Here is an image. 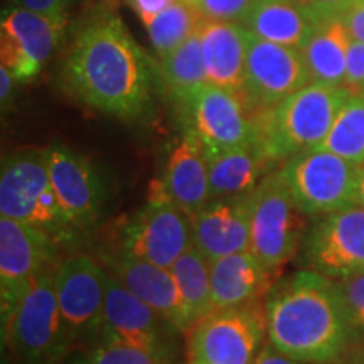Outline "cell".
Listing matches in <instances>:
<instances>
[{
    "mask_svg": "<svg viewBox=\"0 0 364 364\" xmlns=\"http://www.w3.org/2000/svg\"><path fill=\"white\" fill-rule=\"evenodd\" d=\"M14 81H17L14 78V75L9 71V68L0 66V102H2V107L6 108V103L9 102L12 95V88H14Z\"/></svg>",
    "mask_w": 364,
    "mask_h": 364,
    "instance_id": "obj_39",
    "label": "cell"
},
{
    "mask_svg": "<svg viewBox=\"0 0 364 364\" xmlns=\"http://www.w3.org/2000/svg\"><path fill=\"white\" fill-rule=\"evenodd\" d=\"M356 336L364 338V273L334 280Z\"/></svg>",
    "mask_w": 364,
    "mask_h": 364,
    "instance_id": "obj_32",
    "label": "cell"
},
{
    "mask_svg": "<svg viewBox=\"0 0 364 364\" xmlns=\"http://www.w3.org/2000/svg\"><path fill=\"white\" fill-rule=\"evenodd\" d=\"M257 2H262V0H257Z\"/></svg>",
    "mask_w": 364,
    "mask_h": 364,
    "instance_id": "obj_43",
    "label": "cell"
},
{
    "mask_svg": "<svg viewBox=\"0 0 364 364\" xmlns=\"http://www.w3.org/2000/svg\"><path fill=\"white\" fill-rule=\"evenodd\" d=\"M70 364H88V359H78V361H73Z\"/></svg>",
    "mask_w": 364,
    "mask_h": 364,
    "instance_id": "obj_42",
    "label": "cell"
},
{
    "mask_svg": "<svg viewBox=\"0 0 364 364\" xmlns=\"http://www.w3.org/2000/svg\"><path fill=\"white\" fill-rule=\"evenodd\" d=\"M201 14L186 0H176L171 7L159 14L145 26L150 44L156 49L159 59L167 56L188 41L201 27Z\"/></svg>",
    "mask_w": 364,
    "mask_h": 364,
    "instance_id": "obj_29",
    "label": "cell"
},
{
    "mask_svg": "<svg viewBox=\"0 0 364 364\" xmlns=\"http://www.w3.org/2000/svg\"><path fill=\"white\" fill-rule=\"evenodd\" d=\"M339 364H364V351L354 353L353 356H349L348 359H344V361L339 363Z\"/></svg>",
    "mask_w": 364,
    "mask_h": 364,
    "instance_id": "obj_41",
    "label": "cell"
},
{
    "mask_svg": "<svg viewBox=\"0 0 364 364\" xmlns=\"http://www.w3.org/2000/svg\"><path fill=\"white\" fill-rule=\"evenodd\" d=\"M358 164L312 149L287 159L282 174L307 216H322L354 203Z\"/></svg>",
    "mask_w": 364,
    "mask_h": 364,
    "instance_id": "obj_8",
    "label": "cell"
},
{
    "mask_svg": "<svg viewBox=\"0 0 364 364\" xmlns=\"http://www.w3.org/2000/svg\"><path fill=\"white\" fill-rule=\"evenodd\" d=\"M193 247L191 218L154 191L149 203L127 221L118 250L171 268Z\"/></svg>",
    "mask_w": 364,
    "mask_h": 364,
    "instance_id": "obj_10",
    "label": "cell"
},
{
    "mask_svg": "<svg viewBox=\"0 0 364 364\" xmlns=\"http://www.w3.org/2000/svg\"><path fill=\"white\" fill-rule=\"evenodd\" d=\"M351 97L344 86L307 85L277 107L252 113V144L270 166L318 149Z\"/></svg>",
    "mask_w": 364,
    "mask_h": 364,
    "instance_id": "obj_3",
    "label": "cell"
},
{
    "mask_svg": "<svg viewBox=\"0 0 364 364\" xmlns=\"http://www.w3.org/2000/svg\"><path fill=\"white\" fill-rule=\"evenodd\" d=\"M48 162L54 193L68 220L81 233L90 230L107 203V188L97 166L63 144L49 145Z\"/></svg>",
    "mask_w": 364,
    "mask_h": 364,
    "instance_id": "obj_16",
    "label": "cell"
},
{
    "mask_svg": "<svg viewBox=\"0 0 364 364\" xmlns=\"http://www.w3.org/2000/svg\"><path fill=\"white\" fill-rule=\"evenodd\" d=\"M318 149L358 166L364 162V95L351 97L344 103Z\"/></svg>",
    "mask_w": 364,
    "mask_h": 364,
    "instance_id": "obj_28",
    "label": "cell"
},
{
    "mask_svg": "<svg viewBox=\"0 0 364 364\" xmlns=\"http://www.w3.org/2000/svg\"><path fill=\"white\" fill-rule=\"evenodd\" d=\"M61 248L51 236L26 223L0 216V321L2 331L31 282L56 263Z\"/></svg>",
    "mask_w": 364,
    "mask_h": 364,
    "instance_id": "obj_9",
    "label": "cell"
},
{
    "mask_svg": "<svg viewBox=\"0 0 364 364\" xmlns=\"http://www.w3.org/2000/svg\"><path fill=\"white\" fill-rule=\"evenodd\" d=\"M302 4L311 9V12L316 16L317 22L322 19V17L329 16H339L341 11L348 6L351 0H300Z\"/></svg>",
    "mask_w": 364,
    "mask_h": 364,
    "instance_id": "obj_37",
    "label": "cell"
},
{
    "mask_svg": "<svg viewBox=\"0 0 364 364\" xmlns=\"http://www.w3.org/2000/svg\"><path fill=\"white\" fill-rule=\"evenodd\" d=\"M56 265L44 268L31 282L2 331L4 343L11 346L19 364H61L73 344L59 311Z\"/></svg>",
    "mask_w": 364,
    "mask_h": 364,
    "instance_id": "obj_5",
    "label": "cell"
},
{
    "mask_svg": "<svg viewBox=\"0 0 364 364\" xmlns=\"http://www.w3.org/2000/svg\"><path fill=\"white\" fill-rule=\"evenodd\" d=\"M311 85L302 51L270 43L250 33L241 95L250 112L273 108Z\"/></svg>",
    "mask_w": 364,
    "mask_h": 364,
    "instance_id": "obj_13",
    "label": "cell"
},
{
    "mask_svg": "<svg viewBox=\"0 0 364 364\" xmlns=\"http://www.w3.org/2000/svg\"><path fill=\"white\" fill-rule=\"evenodd\" d=\"M181 108L188 115L189 130L198 135L206 154L253 142L252 112L240 91L208 83Z\"/></svg>",
    "mask_w": 364,
    "mask_h": 364,
    "instance_id": "obj_14",
    "label": "cell"
},
{
    "mask_svg": "<svg viewBox=\"0 0 364 364\" xmlns=\"http://www.w3.org/2000/svg\"><path fill=\"white\" fill-rule=\"evenodd\" d=\"M59 311L73 343L100 338L103 327L107 268L85 253L59 262L54 270Z\"/></svg>",
    "mask_w": 364,
    "mask_h": 364,
    "instance_id": "obj_12",
    "label": "cell"
},
{
    "mask_svg": "<svg viewBox=\"0 0 364 364\" xmlns=\"http://www.w3.org/2000/svg\"><path fill=\"white\" fill-rule=\"evenodd\" d=\"M71 0H16V6L49 17H68Z\"/></svg>",
    "mask_w": 364,
    "mask_h": 364,
    "instance_id": "obj_35",
    "label": "cell"
},
{
    "mask_svg": "<svg viewBox=\"0 0 364 364\" xmlns=\"http://www.w3.org/2000/svg\"><path fill=\"white\" fill-rule=\"evenodd\" d=\"M267 334V306L220 309L188 334V364H252Z\"/></svg>",
    "mask_w": 364,
    "mask_h": 364,
    "instance_id": "obj_7",
    "label": "cell"
},
{
    "mask_svg": "<svg viewBox=\"0 0 364 364\" xmlns=\"http://www.w3.org/2000/svg\"><path fill=\"white\" fill-rule=\"evenodd\" d=\"M302 247L309 270L332 280L364 273V208L353 203L322 215Z\"/></svg>",
    "mask_w": 364,
    "mask_h": 364,
    "instance_id": "obj_11",
    "label": "cell"
},
{
    "mask_svg": "<svg viewBox=\"0 0 364 364\" xmlns=\"http://www.w3.org/2000/svg\"><path fill=\"white\" fill-rule=\"evenodd\" d=\"M241 24L257 38L302 49L316 29L317 19L300 0H262Z\"/></svg>",
    "mask_w": 364,
    "mask_h": 364,
    "instance_id": "obj_23",
    "label": "cell"
},
{
    "mask_svg": "<svg viewBox=\"0 0 364 364\" xmlns=\"http://www.w3.org/2000/svg\"><path fill=\"white\" fill-rule=\"evenodd\" d=\"M100 260L132 294L144 300L169 324L174 326L179 334H189L193 326L189 322L179 287L171 268L132 257L122 250L103 253Z\"/></svg>",
    "mask_w": 364,
    "mask_h": 364,
    "instance_id": "obj_18",
    "label": "cell"
},
{
    "mask_svg": "<svg viewBox=\"0 0 364 364\" xmlns=\"http://www.w3.org/2000/svg\"><path fill=\"white\" fill-rule=\"evenodd\" d=\"M351 34L339 16L322 17L302 51L311 83L343 86Z\"/></svg>",
    "mask_w": 364,
    "mask_h": 364,
    "instance_id": "obj_24",
    "label": "cell"
},
{
    "mask_svg": "<svg viewBox=\"0 0 364 364\" xmlns=\"http://www.w3.org/2000/svg\"><path fill=\"white\" fill-rule=\"evenodd\" d=\"M275 273L263 265L250 250L211 262V292L215 311L247 306L267 299Z\"/></svg>",
    "mask_w": 364,
    "mask_h": 364,
    "instance_id": "obj_21",
    "label": "cell"
},
{
    "mask_svg": "<svg viewBox=\"0 0 364 364\" xmlns=\"http://www.w3.org/2000/svg\"><path fill=\"white\" fill-rule=\"evenodd\" d=\"M252 364H307V363L297 361V359L287 356V354L280 353L279 349L273 348V346L268 343L260 349V353H258V356L255 358V361Z\"/></svg>",
    "mask_w": 364,
    "mask_h": 364,
    "instance_id": "obj_38",
    "label": "cell"
},
{
    "mask_svg": "<svg viewBox=\"0 0 364 364\" xmlns=\"http://www.w3.org/2000/svg\"><path fill=\"white\" fill-rule=\"evenodd\" d=\"M344 88L353 95H364V43L351 38L348 53V66H346Z\"/></svg>",
    "mask_w": 364,
    "mask_h": 364,
    "instance_id": "obj_33",
    "label": "cell"
},
{
    "mask_svg": "<svg viewBox=\"0 0 364 364\" xmlns=\"http://www.w3.org/2000/svg\"><path fill=\"white\" fill-rule=\"evenodd\" d=\"M171 272L179 287L191 326L194 327L199 321L215 312L211 292V263L193 245L171 267Z\"/></svg>",
    "mask_w": 364,
    "mask_h": 364,
    "instance_id": "obj_27",
    "label": "cell"
},
{
    "mask_svg": "<svg viewBox=\"0 0 364 364\" xmlns=\"http://www.w3.org/2000/svg\"><path fill=\"white\" fill-rule=\"evenodd\" d=\"M306 216L282 171L268 172L250 193V252L279 272L302 247Z\"/></svg>",
    "mask_w": 364,
    "mask_h": 364,
    "instance_id": "obj_6",
    "label": "cell"
},
{
    "mask_svg": "<svg viewBox=\"0 0 364 364\" xmlns=\"http://www.w3.org/2000/svg\"><path fill=\"white\" fill-rule=\"evenodd\" d=\"M61 80L73 98L124 120L142 115L152 93L149 58L115 14H102L81 27Z\"/></svg>",
    "mask_w": 364,
    "mask_h": 364,
    "instance_id": "obj_1",
    "label": "cell"
},
{
    "mask_svg": "<svg viewBox=\"0 0 364 364\" xmlns=\"http://www.w3.org/2000/svg\"><path fill=\"white\" fill-rule=\"evenodd\" d=\"M156 193L193 218L211 201V184L206 154L193 130H186L171 145L162 177L156 182Z\"/></svg>",
    "mask_w": 364,
    "mask_h": 364,
    "instance_id": "obj_19",
    "label": "cell"
},
{
    "mask_svg": "<svg viewBox=\"0 0 364 364\" xmlns=\"http://www.w3.org/2000/svg\"><path fill=\"white\" fill-rule=\"evenodd\" d=\"M130 6L140 17L144 26H147L150 21L156 19L159 14L171 7L176 0H129Z\"/></svg>",
    "mask_w": 364,
    "mask_h": 364,
    "instance_id": "obj_36",
    "label": "cell"
},
{
    "mask_svg": "<svg viewBox=\"0 0 364 364\" xmlns=\"http://www.w3.org/2000/svg\"><path fill=\"white\" fill-rule=\"evenodd\" d=\"M0 216L38 228L59 247H76L81 231L68 220L54 193L48 147L19 150L4 161Z\"/></svg>",
    "mask_w": 364,
    "mask_h": 364,
    "instance_id": "obj_4",
    "label": "cell"
},
{
    "mask_svg": "<svg viewBox=\"0 0 364 364\" xmlns=\"http://www.w3.org/2000/svg\"><path fill=\"white\" fill-rule=\"evenodd\" d=\"M265 300L268 343L297 361L332 363L356 338L338 285L322 273H295Z\"/></svg>",
    "mask_w": 364,
    "mask_h": 364,
    "instance_id": "obj_2",
    "label": "cell"
},
{
    "mask_svg": "<svg viewBox=\"0 0 364 364\" xmlns=\"http://www.w3.org/2000/svg\"><path fill=\"white\" fill-rule=\"evenodd\" d=\"M68 17H49L14 7L0 24V59L17 81L39 75L65 36Z\"/></svg>",
    "mask_w": 364,
    "mask_h": 364,
    "instance_id": "obj_15",
    "label": "cell"
},
{
    "mask_svg": "<svg viewBox=\"0 0 364 364\" xmlns=\"http://www.w3.org/2000/svg\"><path fill=\"white\" fill-rule=\"evenodd\" d=\"M193 245L211 263L250 250V193L211 199L191 218Z\"/></svg>",
    "mask_w": 364,
    "mask_h": 364,
    "instance_id": "obj_20",
    "label": "cell"
},
{
    "mask_svg": "<svg viewBox=\"0 0 364 364\" xmlns=\"http://www.w3.org/2000/svg\"><path fill=\"white\" fill-rule=\"evenodd\" d=\"M159 76L181 107L196 91L209 83L201 31L198 29L179 48L159 59Z\"/></svg>",
    "mask_w": 364,
    "mask_h": 364,
    "instance_id": "obj_26",
    "label": "cell"
},
{
    "mask_svg": "<svg viewBox=\"0 0 364 364\" xmlns=\"http://www.w3.org/2000/svg\"><path fill=\"white\" fill-rule=\"evenodd\" d=\"M176 332L174 326L107 270V297L100 341H120L172 356L171 338Z\"/></svg>",
    "mask_w": 364,
    "mask_h": 364,
    "instance_id": "obj_17",
    "label": "cell"
},
{
    "mask_svg": "<svg viewBox=\"0 0 364 364\" xmlns=\"http://www.w3.org/2000/svg\"><path fill=\"white\" fill-rule=\"evenodd\" d=\"M206 21L243 22L257 0H186Z\"/></svg>",
    "mask_w": 364,
    "mask_h": 364,
    "instance_id": "obj_31",
    "label": "cell"
},
{
    "mask_svg": "<svg viewBox=\"0 0 364 364\" xmlns=\"http://www.w3.org/2000/svg\"><path fill=\"white\" fill-rule=\"evenodd\" d=\"M354 203L364 208V162L359 164L358 167L356 189H354Z\"/></svg>",
    "mask_w": 364,
    "mask_h": 364,
    "instance_id": "obj_40",
    "label": "cell"
},
{
    "mask_svg": "<svg viewBox=\"0 0 364 364\" xmlns=\"http://www.w3.org/2000/svg\"><path fill=\"white\" fill-rule=\"evenodd\" d=\"M199 31L209 83L241 93L247 68L250 31L241 22L206 19L201 22Z\"/></svg>",
    "mask_w": 364,
    "mask_h": 364,
    "instance_id": "obj_22",
    "label": "cell"
},
{
    "mask_svg": "<svg viewBox=\"0 0 364 364\" xmlns=\"http://www.w3.org/2000/svg\"><path fill=\"white\" fill-rule=\"evenodd\" d=\"M339 17L348 27L351 38L364 43V0H351L341 11Z\"/></svg>",
    "mask_w": 364,
    "mask_h": 364,
    "instance_id": "obj_34",
    "label": "cell"
},
{
    "mask_svg": "<svg viewBox=\"0 0 364 364\" xmlns=\"http://www.w3.org/2000/svg\"><path fill=\"white\" fill-rule=\"evenodd\" d=\"M206 161L213 199L252 193L270 167L253 144L206 154Z\"/></svg>",
    "mask_w": 364,
    "mask_h": 364,
    "instance_id": "obj_25",
    "label": "cell"
},
{
    "mask_svg": "<svg viewBox=\"0 0 364 364\" xmlns=\"http://www.w3.org/2000/svg\"><path fill=\"white\" fill-rule=\"evenodd\" d=\"M88 364H172V356L120 341L103 339L91 351Z\"/></svg>",
    "mask_w": 364,
    "mask_h": 364,
    "instance_id": "obj_30",
    "label": "cell"
}]
</instances>
